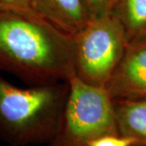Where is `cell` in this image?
Returning <instances> with one entry per match:
<instances>
[{
  "label": "cell",
  "mask_w": 146,
  "mask_h": 146,
  "mask_svg": "<svg viewBox=\"0 0 146 146\" xmlns=\"http://www.w3.org/2000/svg\"><path fill=\"white\" fill-rule=\"evenodd\" d=\"M0 72L30 85L76 74L72 35L38 14L0 11Z\"/></svg>",
  "instance_id": "cell-1"
},
{
  "label": "cell",
  "mask_w": 146,
  "mask_h": 146,
  "mask_svg": "<svg viewBox=\"0 0 146 146\" xmlns=\"http://www.w3.org/2000/svg\"><path fill=\"white\" fill-rule=\"evenodd\" d=\"M68 81L20 88L0 75V138L10 145H49L57 133Z\"/></svg>",
  "instance_id": "cell-2"
},
{
  "label": "cell",
  "mask_w": 146,
  "mask_h": 146,
  "mask_svg": "<svg viewBox=\"0 0 146 146\" xmlns=\"http://www.w3.org/2000/svg\"><path fill=\"white\" fill-rule=\"evenodd\" d=\"M57 133L48 146H87L106 135L119 134L114 100L105 87L92 85L75 74Z\"/></svg>",
  "instance_id": "cell-3"
},
{
  "label": "cell",
  "mask_w": 146,
  "mask_h": 146,
  "mask_svg": "<svg viewBox=\"0 0 146 146\" xmlns=\"http://www.w3.org/2000/svg\"><path fill=\"white\" fill-rule=\"evenodd\" d=\"M73 38L76 76L106 88L128 45L119 19L113 12L91 18Z\"/></svg>",
  "instance_id": "cell-4"
},
{
  "label": "cell",
  "mask_w": 146,
  "mask_h": 146,
  "mask_svg": "<svg viewBox=\"0 0 146 146\" xmlns=\"http://www.w3.org/2000/svg\"><path fill=\"white\" fill-rule=\"evenodd\" d=\"M106 89L113 100L146 98V37L128 43Z\"/></svg>",
  "instance_id": "cell-5"
},
{
  "label": "cell",
  "mask_w": 146,
  "mask_h": 146,
  "mask_svg": "<svg viewBox=\"0 0 146 146\" xmlns=\"http://www.w3.org/2000/svg\"><path fill=\"white\" fill-rule=\"evenodd\" d=\"M33 7L39 16L72 36L91 19L84 0H33Z\"/></svg>",
  "instance_id": "cell-6"
},
{
  "label": "cell",
  "mask_w": 146,
  "mask_h": 146,
  "mask_svg": "<svg viewBox=\"0 0 146 146\" xmlns=\"http://www.w3.org/2000/svg\"><path fill=\"white\" fill-rule=\"evenodd\" d=\"M120 135L129 137L135 146H146V98L114 100Z\"/></svg>",
  "instance_id": "cell-7"
},
{
  "label": "cell",
  "mask_w": 146,
  "mask_h": 146,
  "mask_svg": "<svg viewBox=\"0 0 146 146\" xmlns=\"http://www.w3.org/2000/svg\"><path fill=\"white\" fill-rule=\"evenodd\" d=\"M112 12L123 27L128 43L146 37V0H116Z\"/></svg>",
  "instance_id": "cell-8"
},
{
  "label": "cell",
  "mask_w": 146,
  "mask_h": 146,
  "mask_svg": "<svg viewBox=\"0 0 146 146\" xmlns=\"http://www.w3.org/2000/svg\"><path fill=\"white\" fill-rule=\"evenodd\" d=\"M0 11L37 14L33 7V0H0Z\"/></svg>",
  "instance_id": "cell-9"
},
{
  "label": "cell",
  "mask_w": 146,
  "mask_h": 146,
  "mask_svg": "<svg viewBox=\"0 0 146 146\" xmlns=\"http://www.w3.org/2000/svg\"><path fill=\"white\" fill-rule=\"evenodd\" d=\"M87 146H135V142L120 134L106 135L90 141Z\"/></svg>",
  "instance_id": "cell-10"
},
{
  "label": "cell",
  "mask_w": 146,
  "mask_h": 146,
  "mask_svg": "<svg viewBox=\"0 0 146 146\" xmlns=\"http://www.w3.org/2000/svg\"><path fill=\"white\" fill-rule=\"evenodd\" d=\"M91 18L112 12L116 0H84Z\"/></svg>",
  "instance_id": "cell-11"
},
{
  "label": "cell",
  "mask_w": 146,
  "mask_h": 146,
  "mask_svg": "<svg viewBox=\"0 0 146 146\" xmlns=\"http://www.w3.org/2000/svg\"><path fill=\"white\" fill-rule=\"evenodd\" d=\"M8 146H15V145H8Z\"/></svg>",
  "instance_id": "cell-12"
}]
</instances>
